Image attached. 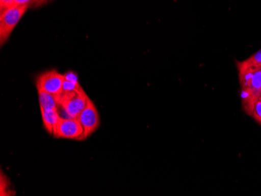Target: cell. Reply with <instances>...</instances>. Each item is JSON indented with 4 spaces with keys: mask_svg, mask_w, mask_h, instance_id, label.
Returning a JSON list of instances; mask_svg holds the SVG:
<instances>
[{
    "mask_svg": "<svg viewBox=\"0 0 261 196\" xmlns=\"http://www.w3.org/2000/svg\"><path fill=\"white\" fill-rule=\"evenodd\" d=\"M29 9V4L15 6L1 11L0 15V42L4 45L12 32L18 24L20 19Z\"/></svg>",
    "mask_w": 261,
    "mask_h": 196,
    "instance_id": "1",
    "label": "cell"
},
{
    "mask_svg": "<svg viewBox=\"0 0 261 196\" xmlns=\"http://www.w3.org/2000/svg\"><path fill=\"white\" fill-rule=\"evenodd\" d=\"M89 100V96L82 88L74 92L63 93L58 99V104L64 109L69 118H77L87 106Z\"/></svg>",
    "mask_w": 261,
    "mask_h": 196,
    "instance_id": "2",
    "label": "cell"
},
{
    "mask_svg": "<svg viewBox=\"0 0 261 196\" xmlns=\"http://www.w3.org/2000/svg\"><path fill=\"white\" fill-rule=\"evenodd\" d=\"M64 76L56 70L44 72L36 80L37 89L49 92L57 98V102L61 97L64 87Z\"/></svg>",
    "mask_w": 261,
    "mask_h": 196,
    "instance_id": "3",
    "label": "cell"
},
{
    "mask_svg": "<svg viewBox=\"0 0 261 196\" xmlns=\"http://www.w3.org/2000/svg\"><path fill=\"white\" fill-rule=\"evenodd\" d=\"M77 119L83 128V133L79 138L80 141L86 140L99 128L100 124L99 112L90 99L88 102L87 106L81 113Z\"/></svg>",
    "mask_w": 261,
    "mask_h": 196,
    "instance_id": "4",
    "label": "cell"
},
{
    "mask_svg": "<svg viewBox=\"0 0 261 196\" xmlns=\"http://www.w3.org/2000/svg\"><path fill=\"white\" fill-rule=\"evenodd\" d=\"M83 133V128L77 118H61L59 120L54 131L56 138L79 140Z\"/></svg>",
    "mask_w": 261,
    "mask_h": 196,
    "instance_id": "5",
    "label": "cell"
},
{
    "mask_svg": "<svg viewBox=\"0 0 261 196\" xmlns=\"http://www.w3.org/2000/svg\"><path fill=\"white\" fill-rule=\"evenodd\" d=\"M40 109L44 128L46 130L47 132L54 134L57 123H58L59 120L61 119L58 111Z\"/></svg>",
    "mask_w": 261,
    "mask_h": 196,
    "instance_id": "6",
    "label": "cell"
},
{
    "mask_svg": "<svg viewBox=\"0 0 261 196\" xmlns=\"http://www.w3.org/2000/svg\"><path fill=\"white\" fill-rule=\"evenodd\" d=\"M37 90L39 93L40 109H46V110H57L59 104L57 98L49 92L40 90V89H37Z\"/></svg>",
    "mask_w": 261,
    "mask_h": 196,
    "instance_id": "7",
    "label": "cell"
},
{
    "mask_svg": "<svg viewBox=\"0 0 261 196\" xmlns=\"http://www.w3.org/2000/svg\"><path fill=\"white\" fill-rule=\"evenodd\" d=\"M1 183H0V194L1 195H14L15 192L10 190V183L9 181L8 178L6 175L3 174V171H1V180H0Z\"/></svg>",
    "mask_w": 261,
    "mask_h": 196,
    "instance_id": "8",
    "label": "cell"
},
{
    "mask_svg": "<svg viewBox=\"0 0 261 196\" xmlns=\"http://www.w3.org/2000/svg\"><path fill=\"white\" fill-rule=\"evenodd\" d=\"M245 64L251 67H261V49H259L256 53L244 61Z\"/></svg>",
    "mask_w": 261,
    "mask_h": 196,
    "instance_id": "9",
    "label": "cell"
},
{
    "mask_svg": "<svg viewBox=\"0 0 261 196\" xmlns=\"http://www.w3.org/2000/svg\"><path fill=\"white\" fill-rule=\"evenodd\" d=\"M252 115L254 119L261 124V100L259 99L255 102Z\"/></svg>",
    "mask_w": 261,
    "mask_h": 196,
    "instance_id": "10",
    "label": "cell"
},
{
    "mask_svg": "<svg viewBox=\"0 0 261 196\" xmlns=\"http://www.w3.org/2000/svg\"><path fill=\"white\" fill-rule=\"evenodd\" d=\"M16 0H0V7L1 11L7 10L10 7H14Z\"/></svg>",
    "mask_w": 261,
    "mask_h": 196,
    "instance_id": "11",
    "label": "cell"
},
{
    "mask_svg": "<svg viewBox=\"0 0 261 196\" xmlns=\"http://www.w3.org/2000/svg\"><path fill=\"white\" fill-rule=\"evenodd\" d=\"M32 1H36V0H16L14 7H15V6L26 5V4H29V3L32 2Z\"/></svg>",
    "mask_w": 261,
    "mask_h": 196,
    "instance_id": "12",
    "label": "cell"
},
{
    "mask_svg": "<svg viewBox=\"0 0 261 196\" xmlns=\"http://www.w3.org/2000/svg\"><path fill=\"white\" fill-rule=\"evenodd\" d=\"M43 1H45V0H36V2L42 3Z\"/></svg>",
    "mask_w": 261,
    "mask_h": 196,
    "instance_id": "13",
    "label": "cell"
},
{
    "mask_svg": "<svg viewBox=\"0 0 261 196\" xmlns=\"http://www.w3.org/2000/svg\"><path fill=\"white\" fill-rule=\"evenodd\" d=\"M259 100H261V95H260V96H259Z\"/></svg>",
    "mask_w": 261,
    "mask_h": 196,
    "instance_id": "14",
    "label": "cell"
}]
</instances>
